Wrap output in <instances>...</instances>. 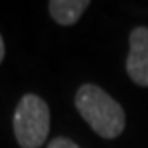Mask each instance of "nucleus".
<instances>
[{"label": "nucleus", "instance_id": "f257e3e1", "mask_svg": "<svg viewBox=\"0 0 148 148\" xmlns=\"http://www.w3.org/2000/svg\"><path fill=\"white\" fill-rule=\"evenodd\" d=\"M75 107L100 137L114 139L125 129V111L109 93L95 84H84L75 95Z\"/></svg>", "mask_w": 148, "mask_h": 148}, {"label": "nucleus", "instance_id": "f03ea898", "mask_svg": "<svg viewBox=\"0 0 148 148\" xmlns=\"http://www.w3.org/2000/svg\"><path fill=\"white\" fill-rule=\"evenodd\" d=\"M14 137L22 148H39L50 132V109L38 95H25L13 116Z\"/></svg>", "mask_w": 148, "mask_h": 148}, {"label": "nucleus", "instance_id": "7ed1b4c3", "mask_svg": "<svg viewBox=\"0 0 148 148\" xmlns=\"http://www.w3.org/2000/svg\"><path fill=\"white\" fill-rule=\"evenodd\" d=\"M127 73L137 86L148 88V27H136L130 32Z\"/></svg>", "mask_w": 148, "mask_h": 148}, {"label": "nucleus", "instance_id": "20e7f679", "mask_svg": "<svg viewBox=\"0 0 148 148\" xmlns=\"http://www.w3.org/2000/svg\"><path fill=\"white\" fill-rule=\"evenodd\" d=\"M89 7V0H52L48 13L59 25H73Z\"/></svg>", "mask_w": 148, "mask_h": 148}, {"label": "nucleus", "instance_id": "39448f33", "mask_svg": "<svg viewBox=\"0 0 148 148\" xmlns=\"http://www.w3.org/2000/svg\"><path fill=\"white\" fill-rule=\"evenodd\" d=\"M48 148H80L77 143H73L71 139H66V137H57V139L50 141Z\"/></svg>", "mask_w": 148, "mask_h": 148}, {"label": "nucleus", "instance_id": "423d86ee", "mask_svg": "<svg viewBox=\"0 0 148 148\" xmlns=\"http://www.w3.org/2000/svg\"><path fill=\"white\" fill-rule=\"evenodd\" d=\"M4 56H5V45H4V39L0 36V62L4 61Z\"/></svg>", "mask_w": 148, "mask_h": 148}]
</instances>
